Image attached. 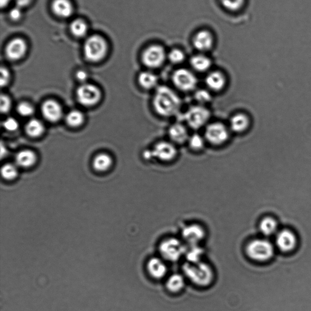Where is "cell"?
<instances>
[{
  "label": "cell",
  "mask_w": 311,
  "mask_h": 311,
  "mask_svg": "<svg viewBox=\"0 0 311 311\" xmlns=\"http://www.w3.org/2000/svg\"><path fill=\"white\" fill-rule=\"evenodd\" d=\"M71 31L75 36L81 38L85 37L88 32V26L82 20H75L71 23Z\"/></svg>",
  "instance_id": "cell-29"
},
{
  "label": "cell",
  "mask_w": 311,
  "mask_h": 311,
  "mask_svg": "<svg viewBox=\"0 0 311 311\" xmlns=\"http://www.w3.org/2000/svg\"><path fill=\"white\" fill-rule=\"evenodd\" d=\"M147 269L150 274L155 279H160L167 274V267L161 259L153 258L147 264Z\"/></svg>",
  "instance_id": "cell-16"
},
{
  "label": "cell",
  "mask_w": 311,
  "mask_h": 311,
  "mask_svg": "<svg viewBox=\"0 0 311 311\" xmlns=\"http://www.w3.org/2000/svg\"><path fill=\"white\" fill-rule=\"evenodd\" d=\"M45 126L40 120L33 119L30 120L26 125V131L29 136L37 137L43 134L45 131Z\"/></svg>",
  "instance_id": "cell-24"
},
{
  "label": "cell",
  "mask_w": 311,
  "mask_h": 311,
  "mask_svg": "<svg viewBox=\"0 0 311 311\" xmlns=\"http://www.w3.org/2000/svg\"><path fill=\"white\" fill-rule=\"evenodd\" d=\"M113 164L110 156L105 154L97 155L93 160L94 169L99 172H104L108 170Z\"/></svg>",
  "instance_id": "cell-23"
},
{
  "label": "cell",
  "mask_w": 311,
  "mask_h": 311,
  "mask_svg": "<svg viewBox=\"0 0 311 311\" xmlns=\"http://www.w3.org/2000/svg\"><path fill=\"white\" fill-rule=\"evenodd\" d=\"M153 156L163 162H170L177 157L178 151L176 147L169 142L157 143L152 151Z\"/></svg>",
  "instance_id": "cell-11"
},
{
  "label": "cell",
  "mask_w": 311,
  "mask_h": 311,
  "mask_svg": "<svg viewBox=\"0 0 311 311\" xmlns=\"http://www.w3.org/2000/svg\"><path fill=\"white\" fill-rule=\"evenodd\" d=\"M140 85L146 90H150L155 87L157 83V78L154 73L150 72H142L138 78Z\"/></svg>",
  "instance_id": "cell-26"
},
{
  "label": "cell",
  "mask_w": 311,
  "mask_h": 311,
  "mask_svg": "<svg viewBox=\"0 0 311 311\" xmlns=\"http://www.w3.org/2000/svg\"><path fill=\"white\" fill-rule=\"evenodd\" d=\"M26 50V42L24 40L17 38L11 41L7 45L6 54L9 60H17L24 57Z\"/></svg>",
  "instance_id": "cell-14"
},
{
  "label": "cell",
  "mask_w": 311,
  "mask_h": 311,
  "mask_svg": "<svg viewBox=\"0 0 311 311\" xmlns=\"http://www.w3.org/2000/svg\"><path fill=\"white\" fill-rule=\"evenodd\" d=\"M22 8L16 6L11 10L9 12V16L11 19L14 20H18L22 17Z\"/></svg>",
  "instance_id": "cell-41"
},
{
  "label": "cell",
  "mask_w": 311,
  "mask_h": 311,
  "mask_svg": "<svg viewBox=\"0 0 311 311\" xmlns=\"http://www.w3.org/2000/svg\"><path fill=\"white\" fill-rule=\"evenodd\" d=\"M206 82L211 90L219 91L225 86L226 78L221 73L215 71L209 74L206 78Z\"/></svg>",
  "instance_id": "cell-21"
},
{
  "label": "cell",
  "mask_w": 311,
  "mask_h": 311,
  "mask_svg": "<svg viewBox=\"0 0 311 311\" xmlns=\"http://www.w3.org/2000/svg\"><path fill=\"white\" fill-rule=\"evenodd\" d=\"M11 0H0V4L1 7H6L9 3Z\"/></svg>",
  "instance_id": "cell-44"
},
{
  "label": "cell",
  "mask_w": 311,
  "mask_h": 311,
  "mask_svg": "<svg viewBox=\"0 0 311 311\" xmlns=\"http://www.w3.org/2000/svg\"><path fill=\"white\" fill-rule=\"evenodd\" d=\"M183 271L191 282L199 286H207L213 280L212 269L205 262H188L183 266Z\"/></svg>",
  "instance_id": "cell-2"
},
{
  "label": "cell",
  "mask_w": 311,
  "mask_h": 311,
  "mask_svg": "<svg viewBox=\"0 0 311 311\" xmlns=\"http://www.w3.org/2000/svg\"><path fill=\"white\" fill-rule=\"evenodd\" d=\"M246 252L249 258L254 261L264 262L274 256V247L266 239H255L247 246Z\"/></svg>",
  "instance_id": "cell-4"
},
{
  "label": "cell",
  "mask_w": 311,
  "mask_h": 311,
  "mask_svg": "<svg viewBox=\"0 0 311 311\" xmlns=\"http://www.w3.org/2000/svg\"><path fill=\"white\" fill-rule=\"evenodd\" d=\"M17 111L22 116L29 117L34 114V108L29 103H22L18 105Z\"/></svg>",
  "instance_id": "cell-34"
},
{
  "label": "cell",
  "mask_w": 311,
  "mask_h": 311,
  "mask_svg": "<svg viewBox=\"0 0 311 311\" xmlns=\"http://www.w3.org/2000/svg\"><path fill=\"white\" fill-rule=\"evenodd\" d=\"M173 81L178 89L183 91H192L197 85V78L190 71L180 69L173 75Z\"/></svg>",
  "instance_id": "cell-10"
},
{
  "label": "cell",
  "mask_w": 311,
  "mask_h": 311,
  "mask_svg": "<svg viewBox=\"0 0 311 311\" xmlns=\"http://www.w3.org/2000/svg\"><path fill=\"white\" fill-rule=\"evenodd\" d=\"M101 92L99 88L91 84L83 83L78 89V100L83 106L94 105L101 100Z\"/></svg>",
  "instance_id": "cell-6"
},
{
  "label": "cell",
  "mask_w": 311,
  "mask_h": 311,
  "mask_svg": "<svg viewBox=\"0 0 311 311\" xmlns=\"http://www.w3.org/2000/svg\"><path fill=\"white\" fill-rule=\"evenodd\" d=\"M16 2L17 6L22 8V7H26L29 5L32 0H15Z\"/></svg>",
  "instance_id": "cell-43"
},
{
  "label": "cell",
  "mask_w": 311,
  "mask_h": 311,
  "mask_svg": "<svg viewBox=\"0 0 311 311\" xmlns=\"http://www.w3.org/2000/svg\"><path fill=\"white\" fill-rule=\"evenodd\" d=\"M10 75L8 70L6 68H1V85L5 86L9 81Z\"/></svg>",
  "instance_id": "cell-40"
},
{
  "label": "cell",
  "mask_w": 311,
  "mask_h": 311,
  "mask_svg": "<svg viewBox=\"0 0 311 311\" xmlns=\"http://www.w3.org/2000/svg\"><path fill=\"white\" fill-rule=\"evenodd\" d=\"M4 128L9 131H15L19 128V122L13 117H8L3 122Z\"/></svg>",
  "instance_id": "cell-37"
},
{
  "label": "cell",
  "mask_w": 311,
  "mask_h": 311,
  "mask_svg": "<svg viewBox=\"0 0 311 311\" xmlns=\"http://www.w3.org/2000/svg\"><path fill=\"white\" fill-rule=\"evenodd\" d=\"M37 156L31 150H25L18 153L15 156V162L18 166L28 168L32 166L36 162Z\"/></svg>",
  "instance_id": "cell-20"
},
{
  "label": "cell",
  "mask_w": 311,
  "mask_h": 311,
  "mask_svg": "<svg viewBox=\"0 0 311 311\" xmlns=\"http://www.w3.org/2000/svg\"><path fill=\"white\" fill-rule=\"evenodd\" d=\"M226 9L231 11H236L243 6L244 0H220Z\"/></svg>",
  "instance_id": "cell-33"
},
{
  "label": "cell",
  "mask_w": 311,
  "mask_h": 311,
  "mask_svg": "<svg viewBox=\"0 0 311 311\" xmlns=\"http://www.w3.org/2000/svg\"><path fill=\"white\" fill-rule=\"evenodd\" d=\"M11 107V99L8 96L1 94V111L2 113H6L10 110Z\"/></svg>",
  "instance_id": "cell-38"
},
{
  "label": "cell",
  "mask_w": 311,
  "mask_h": 311,
  "mask_svg": "<svg viewBox=\"0 0 311 311\" xmlns=\"http://www.w3.org/2000/svg\"><path fill=\"white\" fill-rule=\"evenodd\" d=\"M182 234L183 239L190 245H197L205 236L204 229L196 224L186 227L183 229Z\"/></svg>",
  "instance_id": "cell-15"
},
{
  "label": "cell",
  "mask_w": 311,
  "mask_h": 311,
  "mask_svg": "<svg viewBox=\"0 0 311 311\" xmlns=\"http://www.w3.org/2000/svg\"><path fill=\"white\" fill-rule=\"evenodd\" d=\"M189 145L191 149L194 150H200L205 145V141L202 137L198 134L193 135L189 137Z\"/></svg>",
  "instance_id": "cell-35"
},
{
  "label": "cell",
  "mask_w": 311,
  "mask_h": 311,
  "mask_svg": "<svg viewBox=\"0 0 311 311\" xmlns=\"http://www.w3.org/2000/svg\"><path fill=\"white\" fill-rule=\"evenodd\" d=\"M83 114L81 111L78 110H73L68 113L66 117V123L68 126L72 127H78L83 123Z\"/></svg>",
  "instance_id": "cell-30"
},
{
  "label": "cell",
  "mask_w": 311,
  "mask_h": 311,
  "mask_svg": "<svg viewBox=\"0 0 311 311\" xmlns=\"http://www.w3.org/2000/svg\"><path fill=\"white\" fill-rule=\"evenodd\" d=\"M169 58L171 62L175 64H178L184 60V54L179 50H174L170 52Z\"/></svg>",
  "instance_id": "cell-36"
},
{
  "label": "cell",
  "mask_w": 311,
  "mask_h": 311,
  "mask_svg": "<svg viewBox=\"0 0 311 311\" xmlns=\"http://www.w3.org/2000/svg\"><path fill=\"white\" fill-rule=\"evenodd\" d=\"M142 62L150 68H159L165 60V52L159 45L150 46L142 53Z\"/></svg>",
  "instance_id": "cell-8"
},
{
  "label": "cell",
  "mask_w": 311,
  "mask_h": 311,
  "mask_svg": "<svg viewBox=\"0 0 311 311\" xmlns=\"http://www.w3.org/2000/svg\"><path fill=\"white\" fill-rule=\"evenodd\" d=\"M184 279L180 274H174L167 280V287L170 291L178 292L184 287Z\"/></svg>",
  "instance_id": "cell-28"
},
{
  "label": "cell",
  "mask_w": 311,
  "mask_h": 311,
  "mask_svg": "<svg viewBox=\"0 0 311 311\" xmlns=\"http://www.w3.org/2000/svg\"><path fill=\"white\" fill-rule=\"evenodd\" d=\"M86 58L91 62H97L105 57L108 45L105 40L100 35H92L85 41L83 47Z\"/></svg>",
  "instance_id": "cell-3"
},
{
  "label": "cell",
  "mask_w": 311,
  "mask_h": 311,
  "mask_svg": "<svg viewBox=\"0 0 311 311\" xmlns=\"http://www.w3.org/2000/svg\"><path fill=\"white\" fill-rule=\"evenodd\" d=\"M210 112L203 106L191 107L185 114L187 124L193 129H199L205 126L210 119Z\"/></svg>",
  "instance_id": "cell-5"
},
{
  "label": "cell",
  "mask_w": 311,
  "mask_h": 311,
  "mask_svg": "<svg viewBox=\"0 0 311 311\" xmlns=\"http://www.w3.org/2000/svg\"><path fill=\"white\" fill-rule=\"evenodd\" d=\"M259 229L264 235L272 236L277 232V222L271 217L264 218L259 224Z\"/></svg>",
  "instance_id": "cell-25"
},
{
  "label": "cell",
  "mask_w": 311,
  "mask_h": 311,
  "mask_svg": "<svg viewBox=\"0 0 311 311\" xmlns=\"http://www.w3.org/2000/svg\"><path fill=\"white\" fill-rule=\"evenodd\" d=\"M196 100L201 103H206L210 101L211 99L210 94L205 90L198 91L195 94Z\"/></svg>",
  "instance_id": "cell-39"
},
{
  "label": "cell",
  "mask_w": 311,
  "mask_h": 311,
  "mask_svg": "<svg viewBox=\"0 0 311 311\" xmlns=\"http://www.w3.org/2000/svg\"><path fill=\"white\" fill-rule=\"evenodd\" d=\"M190 63L192 67L200 72L207 71L211 66L210 59L203 55L194 56L191 58Z\"/></svg>",
  "instance_id": "cell-27"
},
{
  "label": "cell",
  "mask_w": 311,
  "mask_h": 311,
  "mask_svg": "<svg viewBox=\"0 0 311 311\" xmlns=\"http://www.w3.org/2000/svg\"><path fill=\"white\" fill-rule=\"evenodd\" d=\"M297 244V236L289 230H283L277 233L276 245L282 252H289L295 249Z\"/></svg>",
  "instance_id": "cell-12"
},
{
  "label": "cell",
  "mask_w": 311,
  "mask_h": 311,
  "mask_svg": "<svg viewBox=\"0 0 311 311\" xmlns=\"http://www.w3.org/2000/svg\"><path fill=\"white\" fill-rule=\"evenodd\" d=\"M76 77H77L78 80V81H81V82H85L86 80V79L88 78L87 73L85 72L84 71H79L77 73V75H76Z\"/></svg>",
  "instance_id": "cell-42"
},
{
  "label": "cell",
  "mask_w": 311,
  "mask_h": 311,
  "mask_svg": "<svg viewBox=\"0 0 311 311\" xmlns=\"http://www.w3.org/2000/svg\"><path fill=\"white\" fill-rule=\"evenodd\" d=\"M249 117L243 113L234 114L230 121L231 129L238 133L245 131L249 128Z\"/></svg>",
  "instance_id": "cell-22"
},
{
  "label": "cell",
  "mask_w": 311,
  "mask_h": 311,
  "mask_svg": "<svg viewBox=\"0 0 311 311\" xmlns=\"http://www.w3.org/2000/svg\"><path fill=\"white\" fill-rule=\"evenodd\" d=\"M185 249L181 241L175 238H170L163 241L160 246V253L165 259L171 261L179 259Z\"/></svg>",
  "instance_id": "cell-7"
},
{
  "label": "cell",
  "mask_w": 311,
  "mask_h": 311,
  "mask_svg": "<svg viewBox=\"0 0 311 311\" xmlns=\"http://www.w3.org/2000/svg\"><path fill=\"white\" fill-rule=\"evenodd\" d=\"M189 249L185 250L186 258L190 263H196L200 262L201 257L202 256L203 250L197 245H190Z\"/></svg>",
  "instance_id": "cell-31"
},
{
  "label": "cell",
  "mask_w": 311,
  "mask_h": 311,
  "mask_svg": "<svg viewBox=\"0 0 311 311\" xmlns=\"http://www.w3.org/2000/svg\"><path fill=\"white\" fill-rule=\"evenodd\" d=\"M213 43L212 35L205 30L198 32L193 41L195 47L201 52H206L210 50L212 47Z\"/></svg>",
  "instance_id": "cell-18"
},
{
  "label": "cell",
  "mask_w": 311,
  "mask_h": 311,
  "mask_svg": "<svg viewBox=\"0 0 311 311\" xmlns=\"http://www.w3.org/2000/svg\"><path fill=\"white\" fill-rule=\"evenodd\" d=\"M2 177L7 180L15 179L18 175V169L16 165L12 164H7L3 165L1 169Z\"/></svg>",
  "instance_id": "cell-32"
},
{
  "label": "cell",
  "mask_w": 311,
  "mask_h": 311,
  "mask_svg": "<svg viewBox=\"0 0 311 311\" xmlns=\"http://www.w3.org/2000/svg\"><path fill=\"white\" fill-rule=\"evenodd\" d=\"M43 116L47 121L52 122L59 121L63 116V109L59 103L53 100H48L42 107Z\"/></svg>",
  "instance_id": "cell-13"
},
{
  "label": "cell",
  "mask_w": 311,
  "mask_h": 311,
  "mask_svg": "<svg viewBox=\"0 0 311 311\" xmlns=\"http://www.w3.org/2000/svg\"><path fill=\"white\" fill-rule=\"evenodd\" d=\"M205 137L211 144L220 145L228 141L229 131L226 127L220 122H215L206 127Z\"/></svg>",
  "instance_id": "cell-9"
},
{
  "label": "cell",
  "mask_w": 311,
  "mask_h": 311,
  "mask_svg": "<svg viewBox=\"0 0 311 311\" xmlns=\"http://www.w3.org/2000/svg\"><path fill=\"white\" fill-rule=\"evenodd\" d=\"M153 104L155 111L160 116L170 117L175 115L179 111L181 100L172 89L161 86L155 92Z\"/></svg>",
  "instance_id": "cell-1"
},
{
  "label": "cell",
  "mask_w": 311,
  "mask_h": 311,
  "mask_svg": "<svg viewBox=\"0 0 311 311\" xmlns=\"http://www.w3.org/2000/svg\"><path fill=\"white\" fill-rule=\"evenodd\" d=\"M52 9L56 15L61 18H68L72 15L73 7L69 0H54Z\"/></svg>",
  "instance_id": "cell-17"
},
{
  "label": "cell",
  "mask_w": 311,
  "mask_h": 311,
  "mask_svg": "<svg viewBox=\"0 0 311 311\" xmlns=\"http://www.w3.org/2000/svg\"><path fill=\"white\" fill-rule=\"evenodd\" d=\"M169 134L171 140L178 144H183L189 139L187 129L180 124H176L171 126Z\"/></svg>",
  "instance_id": "cell-19"
}]
</instances>
